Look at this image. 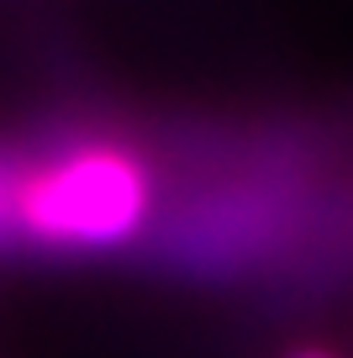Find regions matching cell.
<instances>
[{
	"mask_svg": "<svg viewBox=\"0 0 353 358\" xmlns=\"http://www.w3.org/2000/svg\"><path fill=\"white\" fill-rule=\"evenodd\" d=\"M290 358H327V353H290Z\"/></svg>",
	"mask_w": 353,
	"mask_h": 358,
	"instance_id": "cell-3",
	"label": "cell"
},
{
	"mask_svg": "<svg viewBox=\"0 0 353 358\" xmlns=\"http://www.w3.org/2000/svg\"><path fill=\"white\" fill-rule=\"evenodd\" d=\"M143 211L148 174L127 148H74L16 190V232L48 248H111L137 232Z\"/></svg>",
	"mask_w": 353,
	"mask_h": 358,
	"instance_id": "cell-1",
	"label": "cell"
},
{
	"mask_svg": "<svg viewBox=\"0 0 353 358\" xmlns=\"http://www.w3.org/2000/svg\"><path fill=\"white\" fill-rule=\"evenodd\" d=\"M16 190H22V174L0 169V248L16 237Z\"/></svg>",
	"mask_w": 353,
	"mask_h": 358,
	"instance_id": "cell-2",
	"label": "cell"
}]
</instances>
